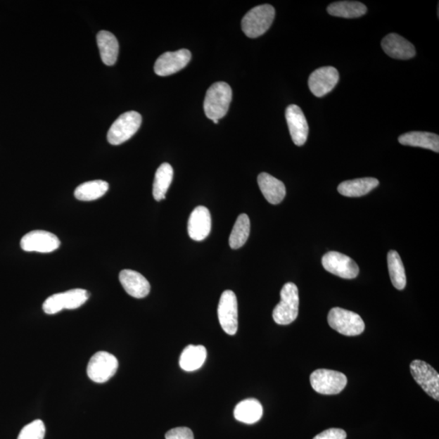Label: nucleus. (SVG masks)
<instances>
[{
	"label": "nucleus",
	"mask_w": 439,
	"mask_h": 439,
	"mask_svg": "<svg viewBox=\"0 0 439 439\" xmlns=\"http://www.w3.org/2000/svg\"><path fill=\"white\" fill-rule=\"evenodd\" d=\"M61 241L55 234L45 231H33L20 240V248L28 253H50L58 249Z\"/></svg>",
	"instance_id": "11"
},
{
	"label": "nucleus",
	"mask_w": 439,
	"mask_h": 439,
	"mask_svg": "<svg viewBox=\"0 0 439 439\" xmlns=\"http://www.w3.org/2000/svg\"><path fill=\"white\" fill-rule=\"evenodd\" d=\"M250 229V219L247 214H241L235 222L229 243L232 249H238L248 241Z\"/></svg>",
	"instance_id": "28"
},
{
	"label": "nucleus",
	"mask_w": 439,
	"mask_h": 439,
	"mask_svg": "<svg viewBox=\"0 0 439 439\" xmlns=\"http://www.w3.org/2000/svg\"><path fill=\"white\" fill-rule=\"evenodd\" d=\"M211 214L206 207L198 206L193 210L188 221V234L191 239L200 242L210 234Z\"/></svg>",
	"instance_id": "15"
},
{
	"label": "nucleus",
	"mask_w": 439,
	"mask_h": 439,
	"mask_svg": "<svg viewBox=\"0 0 439 439\" xmlns=\"http://www.w3.org/2000/svg\"><path fill=\"white\" fill-rule=\"evenodd\" d=\"M329 14L342 18H358L367 13V7L357 1H338L329 5Z\"/></svg>",
	"instance_id": "24"
},
{
	"label": "nucleus",
	"mask_w": 439,
	"mask_h": 439,
	"mask_svg": "<svg viewBox=\"0 0 439 439\" xmlns=\"http://www.w3.org/2000/svg\"><path fill=\"white\" fill-rule=\"evenodd\" d=\"M46 428L41 420H35L25 426L18 439H44Z\"/></svg>",
	"instance_id": "30"
},
{
	"label": "nucleus",
	"mask_w": 439,
	"mask_h": 439,
	"mask_svg": "<svg viewBox=\"0 0 439 439\" xmlns=\"http://www.w3.org/2000/svg\"><path fill=\"white\" fill-rule=\"evenodd\" d=\"M257 182L265 200L271 205H279L284 200L286 191L284 182L267 172H261L258 176Z\"/></svg>",
	"instance_id": "18"
},
{
	"label": "nucleus",
	"mask_w": 439,
	"mask_h": 439,
	"mask_svg": "<svg viewBox=\"0 0 439 439\" xmlns=\"http://www.w3.org/2000/svg\"><path fill=\"white\" fill-rule=\"evenodd\" d=\"M412 377L428 395L439 400V374L431 365L422 360H414L410 364Z\"/></svg>",
	"instance_id": "9"
},
{
	"label": "nucleus",
	"mask_w": 439,
	"mask_h": 439,
	"mask_svg": "<svg viewBox=\"0 0 439 439\" xmlns=\"http://www.w3.org/2000/svg\"><path fill=\"white\" fill-rule=\"evenodd\" d=\"M97 44L104 64L108 66L116 64L119 54V44L116 36L109 31H99L97 34Z\"/></svg>",
	"instance_id": "19"
},
{
	"label": "nucleus",
	"mask_w": 439,
	"mask_h": 439,
	"mask_svg": "<svg viewBox=\"0 0 439 439\" xmlns=\"http://www.w3.org/2000/svg\"><path fill=\"white\" fill-rule=\"evenodd\" d=\"M286 119L293 142L296 146L304 145L307 139L310 128L302 109L295 104H291L286 108Z\"/></svg>",
	"instance_id": "14"
},
{
	"label": "nucleus",
	"mask_w": 439,
	"mask_h": 439,
	"mask_svg": "<svg viewBox=\"0 0 439 439\" xmlns=\"http://www.w3.org/2000/svg\"><path fill=\"white\" fill-rule=\"evenodd\" d=\"M379 185L378 179L374 177L343 182L338 186V191L342 196L347 197H360L367 195Z\"/></svg>",
	"instance_id": "21"
},
{
	"label": "nucleus",
	"mask_w": 439,
	"mask_h": 439,
	"mask_svg": "<svg viewBox=\"0 0 439 439\" xmlns=\"http://www.w3.org/2000/svg\"><path fill=\"white\" fill-rule=\"evenodd\" d=\"M218 319L223 331L229 336H234L238 331V301L232 291L222 293L218 305Z\"/></svg>",
	"instance_id": "8"
},
{
	"label": "nucleus",
	"mask_w": 439,
	"mask_h": 439,
	"mask_svg": "<svg viewBox=\"0 0 439 439\" xmlns=\"http://www.w3.org/2000/svg\"><path fill=\"white\" fill-rule=\"evenodd\" d=\"M232 89L227 82H218L208 89L203 109L206 117L212 121L226 116L232 101Z\"/></svg>",
	"instance_id": "1"
},
{
	"label": "nucleus",
	"mask_w": 439,
	"mask_h": 439,
	"mask_svg": "<svg viewBox=\"0 0 439 439\" xmlns=\"http://www.w3.org/2000/svg\"><path fill=\"white\" fill-rule=\"evenodd\" d=\"M191 60V53L187 49L165 52L156 60L154 70L158 76H170L184 69Z\"/></svg>",
	"instance_id": "12"
},
{
	"label": "nucleus",
	"mask_w": 439,
	"mask_h": 439,
	"mask_svg": "<svg viewBox=\"0 0 439 439\" xmlns=\"http://www.w3.org/2000/svg\"><path fill=\"white\" fill-rule=\"evenodd\" d=\"M310 383L312 389L319 394L338 395L346 388L348 378L338 371L317 369L310 376Z\"/></svg>",
	"instance_id": "6"
},
{
	"label": "nucleus",
	"mask_w": 439,
	"mask_h": 439,
	"mask_svg": "<svg viewBox=\"0 0 439 439\" xmlns=\"http://www.w3.org/2000/svg\"><path fill=\"white\" fill-rule=\"evenodd\" d=\"M207 359V350L205 347L189 345L181 354L180 367L187 372L201 369Z\"/></svg>",
	"instance_id": "23"
},
{
	"label": "nucleus",
	"mask_w": 439,
	"mask_h": 439,
	"mask_svg": "<svg viewBox=\"0 0 439 439\" xmlns=\"http://www.w3.org/2000/svg\"><path fill=\"white\" fill-rule=\"evenodd\" d=\"M109 189L108 183L103 180H95L82 183L77 187L75 196L78 201H93L106 194Z\"/></svg>",
	"instance_id": "25"
},
{
	"label": "nucleus",
	"mask_w": 439,
	"mask_h": 439,
	"mask_svg": "<svg viewBox=\"0 0 439 439\" xmlns=\"http://www.w3.org/2000/svg\"><path fill=\"white\" fill-rule=\"evenodd\" d=\"M60 305L62 310H77L89 299V293L83 289H72L64 293H58Z\"/></svg>",
	"instance_id": "29"
},
{
	"label": "nucleus",
	"mask_w": 439,
	"mask_h": 439,
	"mask_svg": "<svg viewBox=\"0 0 439 439\" xmlns=\"http://www.w3.org/2000/svg\"><path fill=\"white\" fill-rule=\"evenodd\" d=\"M234 415L235 419L245 424H254L259 421L263 415V407L255 399L243 400L235 407Z\"/></svg>",
	"instance_id": "22"
},
{
	"label": "nucleus",
	"mask_w": 439,
	"mask_h": 439,
	"mask_svg": "<svg viewBox=\"0 0 439 439\" xmlns=\"http://www.w3.org/2000/svg\"><path fill=\"white\" fill-rule=\"evenodd\" d=\"M347 433L342 428H332L319 433L313 439H346Z\"/></svg>",
	"instance_id": "32"
},
{
	"label": "nucleus",
	"mask_w": 439,
	"mask_h": 439,
	"mask_svg": "<svg viewBox=\"0 0 439 439\" xmlns=\"http://www.w3.org/2000/svg\"><path fill=\"white\" fill-rule=\"evenodd\" d=\"M328 323L329 326L345 336H357L365 329L362 318L357 313L333 307L329 312Z\"/></svg>",
	"instance_id": "4"
},
{
	"label": "nucleus",
	"mask_w": 439,
	"mask_h": 439,
	"mask_svg": "<svg viewBox=\"0 0 439 439\" xmlns=\"http://www.w3.org/2000/svg\"><path fill=\"white\" fill-rule=\"evenodd\" d=\"M339 80L338 71L332 66L319 68L308 79V87L317 97H323L333 91Z\"/></svg>",
	"instance_id": "13"
},
{
	"label": "nucleus",
	"mask_w": 439,
	"mask_h": 439,
	"mask_svg": "<svg viewBox=\"0 0 439 439\" xmlns=\"http://www.w3.org/2000/svg\"><path fill=\"white\" fill-rule=\"evenodd\" d=\"M117 369L118 360L113 355L98 352L89 362L87 372L94 383H104L116 374Z\"/></svg>",
	"instance_id": "7"
},
{
	"label": "nucleus",
	"mask_w": 439,
	"mask_h": 439,
	"mask_svg": "<svg viewBox=\"0 0 439 439\" xmlns=\"http://www.w3.org/2000/svg\"><path fill=\"white\" fill-rule=\"evenodd\" d=\"M281 301L273 312L274 322L279 325H290L299 314V290L295 284L288 282L282 287Z\"/></svg>",
	"instance_id": "3"
},
{
	"label": "nucleus",
	"mask_w": 439,
	"mask_h": 439,
	"mask_svg": "<svg viewBox=\"0 0 439 439\" xmlns=\"http://www.w3.org/2000/svg\"><path fill=\"white\" fill-rule=\"evenodd\" d=\"M324 269L344 279H353L359 274V267L349 256L337 252H329L322 257Z\"/></svg>",
	"instance_id": "10"
},
{
	"label": "nucleus",
	"mask_w": 439,
	"mask_h": 439,
	"mask_svg": "<svg viewBox=\"0 0 439 439\" xmlns=\"http://www.w3.org/2000/svg\"><path fill=\"white\" fill-rule=\"evenodd\" d=\"M165 439H195L194 433L187 427L172 428L165 433Z\"/></svg>",
	"instance_id": "31"
},
{
	"label": "nucleus",
	"mask_w": 439,
	"mask_h": 439,
	"mask_svg": "<svg viewBox=\"0 0 439 439\" xmlns=\"http://www.w3.org/2000/svg\"><path fill=\"white\" fill-rule=\"evenodd\" d=\"M402 145L416 146L439 153V136L436 134L412 132L402 134L399 137Z\"/></svg>",
	"instance_id": "20"
},
{
	"label": "nucleus",
	"mask_w": 439,
	"mask_h": 439,
	"mask_svg": "<svg viewBox=\"0 0 439 439\" xmlns=\"http://www.w3.org/2000/svg\"><path fill=\"white\" fill-rule=\"evenodd\" d=\"M119 280L127 294L136 299H143L149 295V281L138 272L124 269L119 274Z\"/></svg>",
	"instance_id": "17"
},
{
	"label": "nucleus",
	"mask_w": 439,
	"mask_h": 439,
	"mask_svg": "<svg viewBox=\"0 0 439 439\" xmlns=\"http://www.w3.org/2000/svg\"><path fill=\"white\" fill-rule=\"evenodd\" d=\"M142 124V117L134 111L125 113L112 125L108 132L110 144L120 145L127 142L138 132Z\"/></svg>",
	"instance_id": "5"
},
{
	"label": "nucleus",
	"mask_w": 439,
	"mask_h": 439,
	"mask_svg": "<svg viewBox=\"0 0 439 439\" xmlns=\"http://www.w3.org/2000/svg\"><path fill=\"white\" fill-rule=\"evenodd\" d=\"M274 17L275 9L270 4L259 5L250 9L242 20L243 33L248 38H258L270 28Z\"/></svg>",
	"instance_id": "2"
},
{
	"label": "nucleus",
	"mask_w": 439,
	"mask_h": 439,
	"mask_svg": "<svg viewBox=\"0 0 439 439\" xmlns=\"http://www.w3.org/2000/svg\"><path fill=\"white\" fill-rule=\"evenodd\" d=\"M212 122H213V123H215V124H218L219 123V121H217V120H215V121H212Z\"/></svg>",
	"instance_id": "33"
},
{
	"label": "nucleus",
	"mask_w": 439,
	"mask_h": 439,
	"mask_svg": "<svg viewBox=\"0 0 439 439\" xmlns=\"http://www.w3.org/2000/svg\"><path fill=\"white\" fill-rule=\"evenodd\" d=\"M381 48L391 58L409 60L416 56V49L404 37L392 33L381 41Z\"/></svg>",
	"instance_id": "16"
},
{
	"label": "nucleus",
	"mask_w": 439,
	"mask_h": 439,
	"mask_svg": "<svg viewBox=\"0 0 439 439\" xmlns=\"http://www.w3.org/2000/svg\"><path fill=\"white\" fill-rule=\"evenodd\" d=\"M172 177H174V170L168 163L162 164L156 170L153 183V196L156 201L165 200L166 193L172 182Z\"/></svg>",
	"instance_id": "26"
},
{
	"label": "nucleus",
	"mask_w": 439,
	"mask_h": 439,
	"mask_svg": "<svg viewBox=\"0 0 439 439\" xmlns=\"http://www.w3.org/2000/svg\"><path fill=\"white\" fill-rule=\"evenodd\" d=\"M389 274L392 284L397 290H404L407 284L405 269L398 253L390 250L388 255Z\"/></svg>",
	"instance_id": "27"
}]
</instances>
